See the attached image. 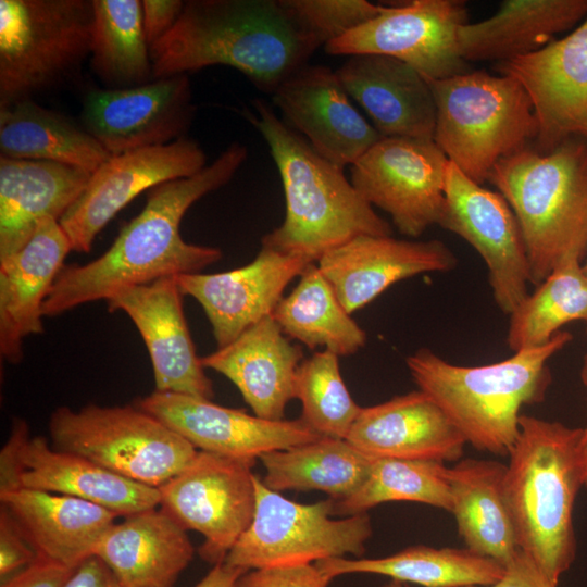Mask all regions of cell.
<instances>
[{"label":"cell","instance_id":"cell-1","mask_svg":"<svg viewBox=\"0 0 587 587\" xmlns=\"http://www.w3.org/2000/svg\"><path fill=\"white\" fill-rule=\"evenodd\" d=\"M247 157L246 146L230 143L197 174L151 189L143 209L121 229L105 252L86 264L63 266L45 300L43 316L107 301L127 287L200 273L220 261L218 248L185 241L180 223L196 201L227 184Z\"/></svg>","mask_w":587,"mask_h":587},{"label":"cell","instance_id":"cell-2","mask_svg":"<svg viewBox=\"0 0 587 587\" xmlns=\"http://www.w3.org/2000/svg\"><path fill=\"white\" fill-rule=\"evenodd\" d=\"M321 46L288 0H188L149 51L153 79L224 65L272 95Z\"/></svg>","mask_w":587,"mask_h":587},{"label":"cell","instance_id":"cell-3","mask_svg":"<svg viewBox=\"0 0 587 587\" xmlns=\"http://www.w3.org/2000/svg\"><path fill=\"white\" fill-rule=\"evenodd\" d=\"M245 116L260 132L277 166L285 193L283 223L263 236L264 247L310 262L361 235L391 236L380 217L344 174L319 154L272 107L258 99Z\"/></svg>","mask_w":587,"mask_h":587},{"label":"cell","instance_id":"cell-4","mask_svg":"<svg viewBox=\"0 0 587 587\" xmlns=\"http://www.w3.org/2000/svg\"><path fill=\"white\" fill-rule=\"evenodd\" d=\"M583 428L521 414L503 478L517 546L557 583L576 558L574 507Z\"/></svg>","mask_w":587,"mask_h":587},{"label":"cell","instance_id":"cell-5","mask_svg":"<svg viewBox=\"0 0 587 587\" xmlns=\"http://www.w3.org/2000/svg\"><path fill=\"white\" fill-rule=\"evenodd\" d=\"M572 338L560 330L545 345L478 366L455 365L422 348L407 358V365L419 389L439 405L466 444L509 455L520 433L521 409L546 398L548 362Z\"/></svg>","mask_w":587,"mask_h":587},{"label":"cell","instance_id":"cell-6","mask_svg":"<svg viewBox=\"0 0 587 587\" xmlns=\"http://www.w3.org/2000/svg\"><path fill=\"white\" fill-rule=\"evenodd\" d=\"M488 180L514 212L530 284L587 254V140L571 137L550 152L525 148L500 160Z\"/></svg>","mask_w":587,"mask_h":587},{"label":"cell","instance_id":"cell-7","mask_svg":"<svg viewBox=\"0 0 587 587\" xmlns=\"http://www.w3.org/2000/svg\"><path fill=\"white\" fill-rule=\"evenodd\" d=\"M428 83L436 103L434 141L475 183L488 180L500 160L536 139L532 102L515 78L467 71Z\"/></svg>","mask_w":587,"mask_h":587},{"label":"cell","instance_id":"cell-8","mask_svg":"<svg viewBox=\"0 0 587 587\" xmlns=\"http://www.w3.org/2000/svg\"><path fill=\"white\" fill-rule=\"evenodd\" d=\"M92 21V0H0V108L76 74Z\"/></svg>","mask_w":587,"mask_h":587},{"label":"cell","instance_id":"cell-9","mask_svg":"<svg viewBox=\"0 0 587 587\" xmlns=\"http://www.w3.org/2000/svg\"><path fill=\"white\" fill-rule=\"evenodd\" d=\"M48 430L54 449L83 457L130 480L159 488L197 449L154 416L133 405L59 407Z\"/></svg>","mask_w":587,"mask_h":587},{"label":"cell","instance_id":"cell-10","mask_svg":"<svg viewBox=\"0 0 587 587\" xmlns=\"http://www.w3.org/2000/svg\"><path fill=\"white\" fill-rule=\"evenodd\" d=\"M251 524L225 563L245 570L315 563L329 558H363L372 535L366 513L333 519L332 499L303 504L272 490L255 475Z\"/></svg>","mask_w":587,"mask_h":587},{"label":"cell","instance_id":"cell-11","mask_svg":"<svg viewBox=\"0 0 587 587\" xmlns=\"http://www.w3.org/2000/svg\"><path fill=\"white\" fill-rule=\"evenodd\" d=\"M254 461L198 451L175 476L160 486V509L184 529L199 532L200 557L215 565L252 522Z\"/></svg>","mask_w":587,"mask_h":587},{"label":"cell","instance_id":"cell-12","mask_svg":"<svg viewBox=\"0 0 587 587\" xmlns=\"http://www.w3.org/2000/svg\"><path fill=\"white\" fill-rule=\"evenodd\" d=\"M449 160L434 140L382 137L354 164L351 183L411 238L439 225Z\"/></svg>","mask_w":587,"mask_h":587},{"label":"cell","instance_id":"cell-13","mask_svg":"<svg viewBox=\"0 0 587 587\" xmlns=\"http://www.w3.org/2000/svg\"><path fill=\"white\" fill-rule=\"evenodd\" d=\"M466 17V4L461 0L384 5L377 16L324 48L332 55H388L412 66L427 80L444 79L467 72L458 45Z\"/></svg>","mask_w":587,"mask_h":587},{"label":"cell","instance_id":"cell-14","mask_svg":"<svg viewBox=\"0 0 587 587\" xmlns=\"http://www.w3.org/2000/svg\"><path fill=\"white\" fill-rule=\"evenodd\" d=\"M439 226L463 238L480 255L494 300L510 315L528 296L530 277L522 233L504 197L475 183L449 161Z\"/></svg>","mask_w":587,"mask_h":587},{"label":"cell","instance_id":"cell-15","mask_svg":"<svg viewBox=\"0 0 587 587\" xmlns=\"http://www.w3.org/2000/svg\"><path fill=\"white\" fill-rule=\"evenodd\" d=\"M204 166L205 152L187 137L111 155L91 173L80 196L59 221L72 250L89 252L105 225L145 190L192 176Z\"/></svg>","mask_w":587,"mask_h":587},{"label":"cell","instance_id":"cell-16","mask_svg":"<svg viewBox=\"0 0 587 587\" xmlns=\"http://www.w3.org/2000/svg\"><path fill=\"white\" fill-rule=\"evenodd\" d=\"M196 114L187 74L122 89H91L83 127L111 154L163 146L186 137Z\"/></svg>","mask_w":587,"mask_h":587},{"label":"cell","instance_id":"cell-17","mask_svg":"<svg viewBox=\"0 0 587 587\" xmlns=\"http://www.w3.org/2000/svg\"><path fill=\"white\" fill-rule=\"evenodd\" d=\"M134 404L158 419L196 449L254 461L263 453L321 438L300 417L271 421L242 410L183 394L154 390Z\"/></svg>","mask_w":587,"mask_h":587},{"label":"cell","instance_id":"cell-18","mask_svg":"<svg viewBox=\"0 0 587 587\" xmlns=\"http://www.w3.org/2000/svg\"><path fill=\"white\" fill-rule=\"evenodd\" d=\"M499 71L529 97L538 152H550L571 137L587 140V17L538 51L501 62Z\"/></svg>","mask_w":587,"mask_h":587},{"label":"cell","instance_id":"cell-19","mask_svg":"<svg viewBox=\"0 0 587 587\" xmlns=\"http://www.w3.org/2000/svg\"><path fill=\"white\" fill-rule=\"evenodd\" d=\"M183 296L176 276H170L122 289L105 302L110 312L127 314L141 335L157 391L211 400L213 384L191 339Z\"/></svg>","mask_w":587,"mask_h":587},{"label":"cell","instance_id":"cell-20","mask_svg":"<svg viewBox=\"0 0 587 587\" xmlns=\"http://www.w3.org/2000/svg\"><path fill=\"white\" fill-rule=\"evenodd\" d=\"M285 123L330 162L354 164L382 136L351 102L336 71L304 65L272 93Z\"/></svg>","mask_w":587,"mask_h":587},{"label":"cell","instance_id":"cell-21","mask_svg":"<svg viewBox=\"0 0 587 587\" xmlns=\"http://www.w3.org/2000/svg\"><path fill=\"white\" fill-rule=\"evenodd\" d=\"M313 262L262 246L248 264L213 274L176 276L183 295L202 307L217 348L272 315L288 284Z\"/></svg>","mask_w":587,"mask_h":587},{"label":"cell","instance_id":"cell-22","mask_svg":"<svg viewBox=\"0 0 587 587\" xmlns=\"http://www.w3.org/2000/svg\"><path fill=\"white\" fill-rule=\"evenodd\" d=\"M316 263L342 307L352 314L400 280L452 270L457 259L439 240L361 235L327 251Z\"/></svg>","mask_w":587,"mask_h":587},{"label":"cell","instance_id":"cell-23","mask_svg":"<svg viewBox=\"0 0 587 587\" xmlns=\"http://www.w3.org/2000/svg\"><path fill=\"white\" fill-rule=\"evenodd\" d=\"M71 250L59 221L47 217L18 250L0 260V354L5 362L20 363L25 338L43 332L42 307Z\"/></svg>","mask_w":587,"mask_h":587},{"label":"cell","instance_id":"cell-24","mask_svg":"<svg viewBox=\"0 0 587 587\" xmlns=\"http://www.w3.org/2000/svg\"><path fill=\"white\" fill-rule=\"evenodd\" d=\"M336 74L382 137L434 140L435 99L415 68L388 55L354 54Z\"/></svg>","mask_w":587,"mask_h":587},{"label":"cell","instance_id":"cell-25","mask_svg":"<svg viewBox=\"0 0 587 587\" xmlns=\"http://www.w3.org/2000/svg\"><path fill=\"white\" fill-rule=\"evenodd\" d=\"M346 439L373 458L459 460L465 438L439 405L419 390L361 408Z\"/></svg>","mask_w":587,"mask_h":587},{"label":"cell","instance_id":"cell-26","mask_svg":"<svg viewBox=\"0 0 587 587\" xmlns=\"http://www.w3.org/2000/svg\"><path fill=\"white\" fill-rule=\"evenodd\" d=\"M302 358V348L291 344L268 315L201 361L204 369L224 375L238 388L254 415L282 421L295 398Z\"/></svg>","mask_w":587,"mask_h":587},{"label":"cell","instance_id":"cell-27","mask_svg":"<svg viewBox=\"0 0 587 587\" xmlns=\"http://www.w3.org/2000/svg\"><path fill=\"white\" fill-rule=\"evenodd\" d=\"M0 502L38 557L72 569L92 555L118 517L79 498L25 487L0 491Z\"/></svg>","mask_w":587,"mask_h":587},{"label":"cell","instance_id":"cell-28","mask_svg":"<svg viewBox=\"0 0 587 587\" xmlns=\"http://www.w3.org/2000/svg\"><path fill=\"white\" fill-rule=\"evenodd\" d=\"M193 552L187 530L155 508L115 522L92 554L110 567L122 587H173Z\"/></svg>","mask_w":587,"mask_h":587},{"label":"cell","instance_id":"cell-29","mask_svg":"<svg viewBox=\"0 0 587 587\" xmlns=\"http://www.w3.org/2000/svg\"><path fill=\"white\" fill-rule=\"evenodd\" d=\"M18 487L79 498L125 517L160 504L159 489L130 480L77 454L54 449L42 436L20 451Z\"/></svg>","mask_w":587,"mask_h":587},{"label":"cell","instance_id":"cell-30","mask_svg":"<svg viewBox=\"0 0 587 587\" xmlns=\"http://www.w3.org/2000/svg\"><path fill=\"white\" fill-rule=\"evenodd\" d=\"M90 175L61 163L0 157V260L18 250L43 218L60 221Z\"/></svg>","mask_w":587,"mask_h":587},{"label":"cell","instance_id":"cell-31","mask_svg":"<svg viewBox=\"0 0 587 587\" xmlns=\"http://www.w3.org/2000/svg\"><path fill=\"white\" fill-rule=\"evenodd\" d=\"M586 17L587 0H507L492 16L460 28L459 52L466 62L509 61L538 51Z\"/></svg>","mask_w":587,"mask_h":587},{"label":"cell","instance_id":"cell-32","mask_svg":"<svg viewBox=\"0 0 587 587\" xmlns=\"http://www.w3.org/2000/svg\"><path fill=\"white\" fill-rule=\"evenodd\" d=\"M507 465L486 459H463L449 467L451 512L465 548L503 566L520 549L507 508Z\"/></svg>","mask_w":587,"mask_h":587},{"label":"cell","instance_id":"cell-33","mask_svg":"<svg viewBox=\"0 0 587 587\" xmlns=\"http://www.w3.org/2000/svg\"><path fill=\"white\" fill-rule=\"evenodd\" d=\"M334 579L347 574H375L423 587H485L504 573L499 562L467 548L411 546L383 558H329L315 562Z\"/></svg>","mask_w":587,"mask_h":587},{"label":"cell","instance_id":"cell-34","mask_svg":"<svg viewBox=\"0 0 587 587\" xmlns=\"http://www.w3.org/2000/svg\"><path fill=\"white\" fill-rule=\"evenodd\" d=\"M0 157L96 171L111 154L83 126L32 99L0 108Z\"/></svg>","mask_w":587,"mask_h":587},{"label":"cell","instance_id":"cell-35","mask_svg":"<svg viewBox=\"0 0 587 587\" xmlns=\"http://www.w3.org/2000/svg\"><path fill=\"white\" fill-rule=\"evenodd\" d=\"M263 483L275 491L322 490L333 500L352 495L365 480L373 457L347 439L316 440L263 453Z\"/></svg>","mask_w":587,"mask_h":587},{"label":"cell","instance_id":"cell-36","mask_svg":"<svg viewBox=\"0 0 587 587\" xmlns=\"http://www.w3.org/2000/svg\"><path fill=\"white\" fill-rule=\"evenodd\" d=\"M288 338L336 355H351L366 342L365 332L351 319L315 262L310 263L294 290L272 313Z\"/></svg>","mask_w":587,"mask_h":587},{"label":"cell","instance_id":"cell-37","mask_svg":"<svg viewBox=\"0 0 587 587\" xmlns=\"http://www.w3.org/2000/svg\"><path fill=\"white\" fill-rule=\"evenodd\" d=\"M90 66L107 88L153 80L139 0H92Z\"/></svg>","mask_w":587,"mask_h":587},{"label":"cell","instance_id":"cell-38","mask_svg":"<svg viewBox=\"0 0 587 587\" xmlns=\"http://www.w3.org/2000/svg\"><path fill=\"white\" fill-rule=\"evenodd\" d=\"M575 321L587 324V275L580 261L558 266L510 314L507 344L512 352L548 342Z\"/></svg>","mask_w":587,"mask_h":587},{"label":"cell","instance_id":"cell-39","mask_svg":"<svg viewBox=\"0 0 587 587\" xmlns=\"http://www.w3.org/2000/svg\"><path fill=\"white\" fill-rule=\"evenodd\" d=\"M334 514L366 513L391 501H412L451 512L449 467L439 461L374 458L363 484L349 497L333 500Z\"/></svg>","mask_w":587,"mask_h":587},{"label":"cell","instance_id":"cell-40","mask_svg":"<svg viewBox=\"0 0 587 587\" xmlns=\"http://www.w3.org/2000/svg\"><path fill=\"white\" fill-rule=\"evenodd\" d=\"M295 398L302 404L300 419L322 437L346 439L362 408L341 377L338 355L328 350L301 362Z\"/></svg>","mask_w":587,"mask_h":587},{"label":"cell","instance_id":"cell-41","mask_svg":"<svg viewBox=\"0 0 587 587\" xmlns=\"http://www.w3.org/2000/svg\"><path fill=\"white\" fill-rule=\"evenodd\" d=\"M288 3L322 46L374 18L384 8L365 0H288Z\"/></svg>","mask_w":587,"mask_h":587},{"label":"cell","instance_id":"cell-42","mask_svg":"<svg viewBox=\"0 0 587 587\" xmlns=\"http://www.w3.org/2000/svg\"><path fill=\"white\" fill-rule=\"evenodd\" d=\"M332 580L315 563H310L249 570L234 587H328Z\"/></svg>","mask_w":587,"mask_h":587},{"label":"cell","instance_id":"cell-43","mask_svg":"<svg viewBox=\"0 0 587 587\" xmlns=\"http://www.w3.org/2000/svg\"><path fill=\"white\" fill-rule=\"evenodd\" d=\"M37 558L36 551L25 537L10 512L0 509V576L9 577L30 564Z\"/></svg>","mask_w":587,"mask_h":587},{"label":"cell","instance_id":"cell-44","mask_svg":"<svg viewBox=\"0 0 587 587\" xmlns=\"http://www.w3.org/2000/svg\"><path fill=\"white\" fill-rule=\"evenodd\" d=\"M74 569L37 555L30 564L4 578L0 587H64Z\"/></svg>","mask_w":587,"mask_h":587},{"label":"cell","instance_id":"cell-45","mask_svg":"<svg viewBox=\"0 0 587 587\" xmlns=\"http://www.w3.org/2000/svg\"><path fill=\"white\" fill-rule=\"evenodd\" d=\"M485 587H558L542 567L525 551L519 549L504 565L503 576Z\"/></svg>","mask_w":587,"mask_h":587},{"label":"cell","instance_id":"cell-46","mask_svg":"<svg viewBox=\"0 0 587 587\" xmlns=\"http://www.w3.org/2000/svg\"><path fill=\"white\" fill-rule=\"evenodd\" d=\"M180 0H142V28L149 49L175 25L183 10Z\"/></svg>","mask_w":587,"mask_h":587},{"label":"cell","instance_id":"cell-47","mask_svg":"<svg viewBox=\"0 0 587 587\" xmlns=\"http://www.w3.org/2000/svg\"><path fill=\"white\" fill-rule=\"evenodd\" d=\"M27 437L29 432L26 422L14 419L10 437L0 452V491L18 488L20 451Z\"/></svg>","mask_w":587,"mask_h":587},{"label":"cell","instance_id":"cell-48","mask_svg":"<svg viewBox=\"0 0 587 587\" xmlns=\"http://www.w3.org/2000/svg\"><path fill=\"white\" fill-rule=\"evenodd\" d=\"M64 587H122L110 567L97 555L82 561Z\"/></svg>","mask_w":587,"mask_h":587},{"label":"cell","instance_id":"cell-49","mask_svg":"<svg viewBox=\"0 0 587 587\" xmlns=\"http://www.w3.org/2000/svg\"><path fill=\"white\" fill-rule=\"evenodd\" d=\"M249 570L232 566L225 562L213 565L195 587H234L240 575Z\"/></svg>","mask_w":587,"mask_h":587},{"label":"cell","instance_id":"cell-50","mask_svg":"<svg viewBox=\"0 0 587 587\" xmlns=\"http://www.w3.org/2000/svg\"><path fill=\"white\" fill-rule=\"evenodd\" d=\"M583 432H584V428H583ZM579 457H580L583 484H584V487L587 488V435H584V434L582 436V441H580Z\"/></svg>","mask_w":587,"mask_h":587},{"label":"cell","instance_id":"cell-51","mask_svg":"<svg viewBox=\"0 0 587 587\" xmlns=\"http://www.w3.org/2000/svg\"><path fill=\"white\" fill-rule=\"evenodd\" d=\"M586 333H587V324H586ZM580 379L582 383L587 387V353L583 358V364L580 367ZM584 435H587V425L584 427Z\"/></svg>","mask_w":587,"mask_h":587},{"label":"cell","instance_id":"cell-52","mask_svg":"<svg viewBox=\"0 0 587 587\" xmlns=\"http://www.w3.org/2000/svg\"><path fill=\"white\" fill-rule=\"evenodd\" d=\"M382 587H411V586H409L408 584L391 579L389 583L383 585Z\"/></svg>","mask_w":587,"mask_h":587},{"label":"cell","instance_id":"cell-53","mask_svg":"<svg viewBox=\"0 0 587 587\" xmlns=\"http://www.w3.org/2000/svg\"><path fill=\"white\" fill-rule=\"evenodd\" d=\"M582 266H583V271H584L585 274L587 275V258H586L585 262L582 263Z\"/></svg>","mask_w":587,"mask_h":587}]
</instances>
